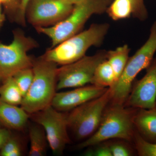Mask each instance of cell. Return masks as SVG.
<instances>
[{
  "instance_id": "6da1fadb",
  "label": "cell",
  "mask_w": 156,
  "mask_h": 156,
  "mask_svg": "<svg viewBox=\"0 0 156 156\" xmlns=\"http://www.w3.org/2000/svg\"><path fill=\"white\" fill-rule=\"evenodd\" d=\"M136 109L126 107L125 105L110 102L97 130L77 147H89L112 139L133 140L135 131L134 119Z\"/></svg>"
},
{
  "instance_id": "7a4b0ae2",
  "label": "cell",
  "mask_w": 156,
  "mask_h": 156,
  "mask_svg": "<svg viewBox=\"0 0 156 156\" xmlns=\"http://www.w3.org/2000/svg\"><path fill=\"white\" fill-rule=\"evenodd\" d=\"M58 65L42 56L34 58V79L23 98L21 107L29 115L51 105L56 93Z\"/></svg>"
},
{
  "instance_id": "3957f363",
  "label": "cell",
  "mask_w": 156,
  "mask_h": 156,
  "mask_svg": "<svg viewBox=\"0 0 156 156\" xmlns=\"http://www.w3.org/2000/svg\"><path fill=\"white\" fill-rule=\"evenodd\" d=\"M109 28L108 23H93L88 29L48 49L41 56L61 66L77 61L86 56L89 48L103 44Z\"/></svg>"
},
{
  "instance_id": "277c9868",
  "label": "cell",
  "mask_w": 156,
  "mask_h": 156,
  "mask_svg": "<svg viewBox=\"0 0 156 156\" xmlns=\"http://www.w3.org/2000/svg\"><path fill=\"white\" fill-rule=\"evenodd\" d=\"M113 0H83L74 5L70 14L53 26L35 28L37 32L47 36L53 48L80 32L92 15L101 14Z\"/></svg>"
},
{
  "instance_id": "5b68a950",
  "label": "cell",
  "mask_w": 156,
  "mask_h": 156,
  "mask_svg": "<svg viewBox=\"0 0 156 156\" xmlns=\"http://www.w3.org/2000/svg\"><path fill=\"white\" fill-rule=\"evenodd\" d=\"M156 53V21L153 23L146 41L129 57L122 73L111 90L112 103L125 105L131 92L134 81L142 70L146 69Z\"/></svg>"
},
{
  "instance_id": "8992f818",
  "label": "cell",
  "mask_w": 156,
  "mask_h": 156,
  "mask_svg": "<svg viewBox=\"0 0 156 156\" xmlns=\"http://www.w3.org/2000/svg\"><path fill=\"white\" fill-rule=\"evenodd\" d=\"M38 46L37 41L27 36L20 29L13 32V40L9 44L0 42V76L3 80L21 70L32 67L34 58L27 53Z\"/></svg>"
},
{
  "instance_id": "52a82bcc",
  "label": "cell",
  "mask_w": 156,
  "mask_h": 156,
  "mask_svg": "<svg viewBox=\"0 0 156 156\" xmlns=\"http://www.w3.org/2000/svg\"><path fill=\"white\" fill-rule=\"evenodd\" d=\"M111 99V90L109 88L102 95L71 111L67 115L68 128L77 138L87 139L95 133Z\"/></svg>"
},
{
  "instance_id": "ba28073f",
  "label": "cell",
  "mask_w": 156,
  "mask_h": 156,
  "mask_svg": "<svg viewBox=\"0 0 156 156\" xmlns=\"http://www.w3.org/2000/svg\"><path fill=\"white\" fill-rule=\"evenodd\" d=\"M105 50H101L92 56H85L77 61L58 68L56 91L76 88L91 84L98 65L107 59Z\"/></svg>"
},
{
  "instance_id": "9c48e42d",
  "label": "cell",
  "mask_w": 156,
  "mask_h": 156,
  "mask_svg": "<svg viewBox=\"0 0 156 156\" xmlns=\"http://www.w3.org/2000/svg\"><path fill=\"white\" fill-rule=\"evenodd\" d=\"M32 115L34 122L44 130L53 154L56 155L62 154L70 141L67 115L50 105Z\"/></svg>"
},
{
  "instance_id": "30bf717a",
  "label": "cell",
  "mask_w": 156,
  "mask_h": 156,
  "mask_svg": "<svg viewBox=\"0 0 156 156\" xmlns=\"http://www.w3.org/2000/svg\"><path fill=\"white\" fill-rule=\"evenodd\" d=\"M73 8V5L64 0H30L26 11V19L35 28L49 27L66 18Z\"/></svg>"
},
{
  "instance_id": "8fae6325",
  "label": "cell",
  "mask_w": 156,
  "mask_h": 156,
  "mask_svg": "<svg viewBox=\"0 0 156 156\" xmlns=\"http://www.w3.org/2000/svg\"><path fill=\"white\" fill-rule=\"evenodd\" d=\"M145 75L136 81L125 105L136 109L155 108L156 102V56L146 69Z\"/></svg>"
},
{
  "instance_id": "7c38bea8",
  "label": "cell",
  "mask_w": 156,
  "mask_h": 156,
  "mask_svg": "<svg viewBox=\"0 0 156 156\" xmlns=\"http://www.w3.org/2000/svg\"><path fill=\"white\" fill-rule=\"evenodd\" d=\"M108 89L91 84L77 87L70 91L56 92L51 106L60 112L71 111L85 102L102 95Z\"/></svg>"
},
{
  "instance_id": "4fadbf2b",
  "label": "cell",
  "mask_w": 156,
  "mask_h": 156,
  "mask_svg": "<svg viewBox=\"0 0 156 156\" xmlns=\"http://www.w3.org/2000/svg\"><path fill=\"white\" fill-rule=\"evenodd\" d=\"M134 128L143 138L156 143V108L137 109L134 119Z\"/></svg>"
},
{
  "instance_id": "5bb4252c",
  "label": "cell",
  "mask_w": 156,
  "mask_h": 156,
  "mask_svg": "<svg viewBox=\"0 0 156 156\" xmlns=\"http://www.w3.org/2000/svg\"><path fill=\"white\" fill-rule=\"evenodd\" d=\"M29 115L22 108L6 103L0 99V122L6 127L22 130L27 124Z\"/></svg>"
},
{
  "instance_id": "9a60e30c",
  "label": "cell",
  "mask_w": 156,
  "mask_h": 156,
  "mask_svg": "<svg viewBox=\"0 0 156 156\" xmlns=\"http://www.w3.org/2000/svg\"><path fill=\"white\" fill-rule=\"evenodd\" d=\"M130 50L129 46L125 44L118 47L114 50L107 51V60L110 64L114 73L115 80V84L119 79L125 69L129 58Z\"/></svg>"
},
{
  "instance_id": "2e32d148",
  "label": "cell",
  "mask_w": 156,
  "mask_h": 156,
  "mask_svg": "<svg viewBox=\"0 0 156 156\" xmlns=\"http://www.w3.org/2000/svg\"><path fill=\"white\" fill-rule=\"evenodd\" d=\"M29 135L30 140L29 156L46 155L48 141L44 128L38 124L33 125L30 127Z\"/></svg>"
},
{
  "instance_id": "e0dca14e",
  "label": "cell",
  "mask_w": 156,
  "mask_h": 156,
  "mask_svg": "<svg viewBox=\"0 0 156 156\" xmlns=\"http://www.w3.org/2000/svg\"><path fill=\"white\" fill-rule=\"evenodd\" d=\"M0 87V99L6 103L14 105H21L23 95L13 77L3 80Z\"/></svg>"
},
{
  "instance_id": "ac0fdd59",
  "label": "cell",
  "mask_w": 156,
  "mask_h": 156,
  "mask_svg": "<svg viewBox=\"0 0 156 156\" xmlns=\"http://www.w3.org/2000/svg\"><path fill=\"white\" fill-rule=\"evenodd\" d=\"M115 83L114 73L108 60L98 65L92 77L91 84L101 88H112Z\"/></svg>"
},
{
  "instance_id": "d6986e66",
  "label": "cell",
  "mask_w": 156,
  "mask_h": 156,
  "mask_svg": "<svg viewBox=\"0 0 156 156\" xmlns=\"http://www.w3.org/2000/svg\"><path fill=\"white\" fill-rule=\"evenodd\" d=\"M106 12L114 20L126 19L132 16L133 5L130 0H113Z\"/></svg>"
},
{
  "instance_id": "ffe728a7",
  "label": "cell",
  "mask_w": 156,
  "mask_h": 156,
  "mask_svg": "<svg viewBox=\"0 0 156 156\" xmlns=\"http://www.w3.org/2000/svg\"><path fill=\"white\" fill-rule=\"evenodd\" d=\"M34 76L33 69L32 67L21 70L13 76L23 97L30 88L33 81Z\"/></svg>"
},
{
  "instance_id": "44dd1931",
  "label": "cell",
  "mask_w": 156,
  "mask_h": 156,
  "mask_svg": "<svg viewBox=\"0 0 156 156\" xmlns=\"http://www.w3.org/2000/svg\"><path fill=\"white\" fill-rule=\"evenodd\" d=\"M137 153L140 156H156V143H151L143 138L135 130L134 138Z\"/></svg>"
},
{
  "instance_id": "7402d4cb",
  "label": "cell",
  "mask_w": 156,
  "mask_h": 156,
  "mask_svg": "<svg viewBox=\"0 0 156 156\" xmlns=\"http://www.w3.org/2000/svg\"><path fill=\"white\" fill-rule=\"evenodd\" d=\"M22 152L18 142L10 136L0 150L2 156H20Z\"/></svg>"
},
{
  "instance_id": "603a6c76",
  "label": "cell",
  "mask_w": 156,
  "mask_h": 156,
  "mask_svg": "<svg viewBox=\"0 0 156 156\" xmlns=\"http://www.w3.org/2000/svg\"><path fill=\"white\" fill-rule=\"evenodd\" d=\"M133 7L132 16L140 21H144L148 18V14L144 0H130Z\"/></svg>"
},
{
  "instance_id": "cb8c5ba5",
  "label": "cell",
  "mask_w": 156,
  "mask_h": 156,
  "mask_svg": "<svg viewBox=\"0 0 156 156\" xmlns=\"http://www.w3.org/2000/svg\"><path fill=\"white\" fill-rule=\"evenodd\" d=\"M94 148H89L85 153L84 155L87 156H112L109 144L101 143L96 144Z\"/></svg>"
},
{
  "instance_id": "d4e9b609",
  "label": "cell",
  "mask_w": 156,
  "mask_h": 156,
  "mask_svg": "<svg viewBox=\"0 0 156 156\" xmlns=\"http://www.w3.org/2000/svg\"><path fill=\"white\" fill-rule=\"evenodd\" d=\"M112 156H130L132 155L131 149L126 144L117 142L109 144Z\"/></svg>"
},
{
  "instance_id": "484cf974",
  "label": "cell",
  "mask_w": 156,
  "mask_h": 156,
  "mask_svg": "<svg viewBox=\"0 0 156 156\" xmlns=\"http://www.w3.org/2000/svg\"><path fill=\"white\" fill-rule=\"evenodd\" d=\"M30 1V0H20V5L16 21L23 26H25L26 23V11Z\"/></svg>"
},
{
  "instance_id": "4316f807",
  "label": "cell",
  "mask_w": 156,
  "mask_h": 156,
  "mask_svg": "<svg viewBox=\"0 0 156 156\" xmlns=\"http://www.w3.org/2000/svg\"><path fill=\"white\" fill-rule=\"evenodd\" d=\"M9 8L6 11L9 17L16 21L19 10L20 0H9Z\"/></svg>"
},
{
  "instance_id": "83f0119b",
  "label": "cell",
  "mask_w": 156,
  "mask_h": 156,
  "mask_svg": "<svg viewBox=\"0 0 156 156\" xmlns=\"http://www.w3.org/2000/svg\"><path fill=\"white\" fill-rule=\"evenodd\" d=\"M10 136V133L8 130L0 129V150Z\"/></svg>"
},
{
  "instance_id": "f1b7e54d",
  "label": "cell",
  "mask_w": 156,
  "mask_h": 156,
  "mask_svg": "<svg viewBox=\"0 0 156 156\" xmlns=\"http://www.w3.org/2000/svg\"><path fill=\"white\" fill-rule=\"evenodd\" d=\"M1 5L2 4L0 3V30L2 27L4 22L5 20V15L2 12Z\"/></svg>"
},
{
  "instance_id": "f546056e",
  "label": "cell",
  "mask_w": 156,
  "mask_h": 156,
  "mask_svg": "<svg viewBox=\"0 0 156 156\" xmlns=\"http://www.w3.org/2000/svg\"><path fill=\"white\" fill-rule=\"evenodd\" d=\"M64 1H65L66 2L74 5H76V4L80 2H82L83 0H64Z\"/></svg>"
},
{
  "instance_id": "4dcf8cb0",
  "label": "cell",
  "mask_w": 156,
  "mask_h": 156,
  "mask_svg": "<svg viewBox=\"0 0 156 156\" xmlns=\"http://www.w3.org/2000/svg\"><path fill=\"white\" fill-rule=\"evenodd\" d=\"M0 3L5 6L6 11L8 10L9 6V0H0Z\"/></svg>"
},
{
  "instance_id": "1f68e13d",
  "label": "cell",
  "mask_w": 156,
  "mask_h": 156,
  "mask_svg": "<svg viewBox=\"0 0 156 156\" xmlns=\"http://www.w3.org/2000/svg\"><path fill=\"white\" fill-rule=\"evenodd\" d=\"M2 81H3V80L2 79V77L0 76V82H1Z\"/></svg>"
},
{
  "instance_id": "d6a6232c",
  "label": "cell",
  "mask_w": 156,
  "mask_h": 156,
  "mask_svg": "<svg viewBox=\"0 0 156 156\" xmlns=\"http://www.w3.org/2000/svg\"><path fill=\"white\" fill-rule=\"evenodd\" d=\"M155 108H156V105H155Z\"/></svg>"
}]
</instances>
